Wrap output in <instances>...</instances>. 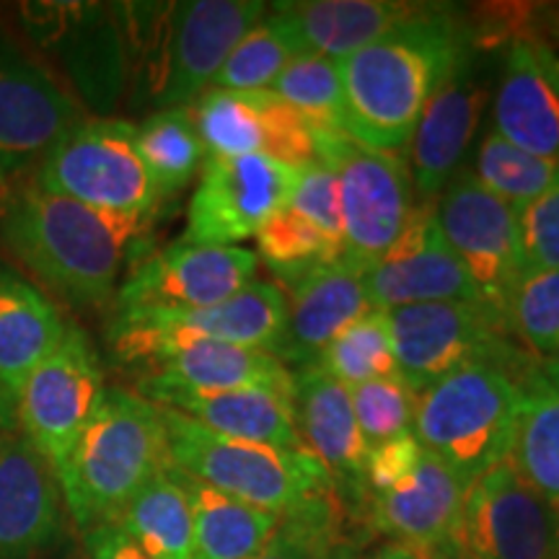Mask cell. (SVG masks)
I'll list each match as a JSON object with an SVG mask.
<instances>
[{
  "label": "cell",
  "mask_w": 559,
  "mask_h": 559,
  "mask_svg": "<svg viewBox=\"0 0 559 559\" xmlns=\"http://www.w3.org/2000/svg\"><path fill=\"white\" fill-rule=\"evenodd\" d=\"M469 39L456 13L428 5L400 29L340 60L345 135L394 156L409 148L432 94L469 58Z\"/></svg>",
  "instance_id": "6da1fadb"
},
{
  "label": "cell",
  "mask_w": 559,
  "mask_h": 559,
  "mask_svg": "<svg viewBox=\"0 0 559 559\" xmlns=\"http://www.w3.org/2000/svg\"><path fill=\"white\" fill-rule=\"evenodd\" d=\"M153 215L107 213L21 187L0 207V234L24 267L81 309L104 306L143 249Z\"/></svg>",
  "instance_id": "7a4b0ae2"
},
{
  "label": "cell",
  "mask_w": 559,
  "mask_h": 559,
  "mask_svg": "<svg viewBox=\"0 0 559 559\" xmlns=\"http://www.w3.org/2000/svg\"><path fill=\"white\" fill-rule=\"evenodd\" d=\"M124 47V70L138 102L190 107L213 86L243 34L267 13L260 0H181L111 5Z\"/></svg>",
  "instance_id": "3957f363"
},
{
  "label": "cell",
  "mask_w": 559,
  "mask_h": 559,
  "mask_svg": "<svg viewBox=\"0 0 559 559\" xmlns=\"http://www.w3.org/2000/svg\"><path fill=\"white\" fill-rule=\"evenodd\" d=\"M171 466L158 404L124 389L104 396L62 466L60 492L83 534L111 523L156 474Z\"/></svg>",
  "instance_id": "277c9868"
},
{
  "label": "cell",
  "mask_w": 559,
  "mask_h": 559,
  "mask_svg": "<svg viewBox=\"0 0 559 559\" xmlns=\"http://www.w3.org/2000/svg\"><path fill=\"white\" fill-rule=\"evenodd\" d=\"M526 379L519 366L502 362L453 370L417 394L412 436L472 485L508 461Z\"/></svg>",
  "instance_id": "5b68a950"
},
{
  "label": "cell",
  "mask_w": 559,
  "mask_h": 559,
  "mask_svg": "<svg viewBox=\"0 0 559 559\" xmlns=\"http://www.w3.org/2000/svg\"><path fill=\"white\" fill-rule=\"evenodd\" d=\"M174 469L228 498L285 515L334 492L332 477L306 449L228 438L177 409L160 407Z\"/></svg>",
  "instance_id": "8992f818"
},
{
  "label": "cell",
  "mask_w": 559,
  "mask_h": 559,
  "mask_svg": "<svg viewBox=\"0 0 559 559\" xmlns=\"http://www.w3.org/2000/svg\"><path fill=\"white\" fill-rule=\"evenodd\" d=\"M288 321V300L270 283H249L223 304L190 311L117 313L111 353L128 366H151L190 345H241L275 353Z\"/></svg>",
  "instance_id": "52a82bcc"
},
{
  "label": "cell",
  "mask_w": 559,
  "mask_h": 559,
  "mask_svg": "<svg viewBox=\"0 0 559 559\" xmlns=\"http://www.w3.org/2000/svg\"><path fill=\"white\" fill-rule=\"evenodd\" d=\"M317 160L340 181V264L366 275L400 239L415 207L409 164L394 153L370 151L345 132H317Z\"/></svg>",
  "instance_id": "ba28073f"
},
{
  "label": "cell",
  "mask_w": 559,
  "mask_h": 559,
  "mask_svg": "<svg viewBox=\"0 0 559 559\" xmlns=\"http://www.w3.org/2000/svg\"><path fill=\"white\" fill-rule=\"evenodd\" d=\"M34 185L107 213L153 215L160 194L135 143V124L83 120L41 158Z\"/></svg>",
  "instance_id": "9c48e42d"
},
{
  "label": "cell",
  "mask_w": 559,
  "mask_h": 559,
  "mask_svg": "<svg viewBox=\"0 0 559 559\" xmlns=\"http://www.w3.org/2000/svg\"><path fill=\"white\" fill-rule=\"evenodd\" d=\"M386 317L396 370L415 394L472 362L519 366L521 355L506 342L508 319L485 300L415 304Z\"/></svg>",
  "instance_id": "30bf717a"
},
{
  "label": "cell",
  "mask_w": 559,
  "mask_h": 559,
  "mask_svg": "<svg viewBox=\"0 0 559 559\" xmlns=\"http://www.w3.org/2000/svg\"><path fill=\"white\" fill-rule=\"evenodd\" d=\"M99 355L79 326L47 355L16 394V425L60 474L104 396Z\"/></svg>",
  "instance_id": "8fae6325"
},
{
  "label": "cell",
  "mask_w": 559,
  "mask_h": 559,
  "mask_svg": "<svg viewBox=\"0 0 559 559\" xmlns=\"http://www.w3.org/2000/svg\"><path fill=\"white\" fill-rule=\"evenodd\" d=\"M436 218L479 298L508 319L510 296L526 272L515 210L487 192L474 174L461 171L438 198Z\"/></svg>",
  "instance_id": "7c38bea8"
},
{
  "label": "cell",
  "mask_w": 559,
  "mask_h": 559,
  "mask_svg": "<svg viewBox=\"0 0 559 559\" xmlns=\"http://www.w3.org/2000/svg\"><path fill=\"white\" fill-rule=\"evenodd\" d=\"M453 544L469 559H559V508L502 461L466 489Z\"/></svg>",
  "instance_id": "4fadbf2b"
},
{
  "label": "cell",
  "mask_w": 559,
  "mask_h": 559,
  "mask_svg": "<svg viewBox=\"0 0 559 559\" xmlns=\"http://www.w3.org/2000/svg\"><path fill=\"white\" fill-rule=\"evenodd\" d=\"M298 169L267 156L205 158L187 213L190 243L236 247L288 205Z\"/></svg>",
  "instance_id": "5bb4252c"
},
{
  "label": "cell",
  "mask_w": 559,
  "mask_h": 559,
  "mask_svg": "<svg viewBox=\"0 0 559 559\" xmlns=\"http://www.w3.org/2000/svg\"><path fill=\"white\" fill-rule=\"evenodd\" d=\"M21 19L29 39L66 70L68 81L91 109L104 115L115 107L128 70L111 5L24 3Z\"/></svg>",
  "instance_id": "9a60e30c"
},
{
  "label": "cell",
  "mask_w": 559,
  "mask_h": 559,
  "mask_svg": "<svg viewBox=\"0 0 559 559\" xmlns=\"http://www.w3.org/2000/svg\"><path fill=\"white\" fill-rule=\"evenodd\" d=\"M257 264L243 247L177 241L132 267L117 290V313L207 309L254 283Z\"/></svg>",
  "instance_id": "2e32d148"
},
{
  "label": "cell",
  "mask_w": 559,
  "mask_h": 559,
  "mask_svg": "<svg viewBox=\"0 0 559 559\" xmlns=\"http://www.w3.org/2000/svg\"><path fill=\"white\" fill-rule=\"evenodd\" d=\"M190 115L205 158L267 156L293 169L317 164V130L272 91L210 86Z\"/></svg>",
  "instance_id": "e0dca14e"
},
{
  "label": "cell",
  "mask_w": 559,
  "mask_h": 559,
  "mask_svg": "<svg viewBox=\"0 0 559 559\" xmlns=\"http://www.w3.org/2000/svg\"><path fill=\"white\" fill-rule=\"evenodd\" d=\"M79 122L83 115L73 94L0 29V171H24Z\"/></svg>",
  "instance_id": "ac0fdd59"
},
{
  "label": "cell",
  "mask_w": 559,
  "mask_h": 559,
  "mask_svg": "<svg viewBox=\"0 0 559 559\" xmlns=\"http://www.w3.org/2000/svg\"><path fill=\"white\" fill-rule=\"evenodd\" d=\"M373 309L391 311L440 300H481L469 272L445 241L436 202L419 200L400 239L362 275Z\"/></svg>",
  "instance_id": "d6986e66"
},
{
  "label": "cell",
  "mask_w": 559,
  "mask_h": 559,
  "mask_svg": "<svg viewBox=\"0 0 559 559\" xmlns=\"http://www.w3.org/2000/svg\"><path fill=\"white\" fill-rule=\"evenodd\" d=\"M293 419L300 445L332 477L334 495L349 508L368 506V443L358 428L349 389L319 368H304L293 386Z\"/></svg>",
  "instance_id": "ffe728a7"
},
{
  "label": "cell",
  "mask_w": 559,
  "mask_h": 559,
  "mask_svg": "<svg viewBox=\"0 0 559 559\" xmlns=\"http://www.w3.org/2000/svg\"><path fill=\"white\" fill-rule=\"evenodd\" d=\"M62 531L58 472L19 428L0 436V559L45 555Z\"/></svg>",
  "instance_id": "44dd1931"
},
{
  "label": "cell",
  "mask_w": 559,
  "mask_h": 559,
  "mask_svg": "<svg viewBox=\"0 0 559 559\" xmlns=\"http://www.w3.org/2000/svg\"><path fill=\"white\" fill-rule=\"evenodd\" d=\"M492 120L513 145L559 160V50L547 39L510 41Z\"/></svg>",
  "instance_id": "7402d4cb"
},
{
  "label": "cell",
  "mask_w": 559,
  "mask_h": 559,
  "mask_svg": "<svg viewBox=\"0 0 559 559\" xmlns=\"http://www.w3.org/2000/svg\"><path fill=\"white\" fill-rule=\"evenodd\" d=\"M487 86L474 79L469 58L453 70L419 117L409 143L412 185L419 200L438 202L477 135Z\"/></svg>",
  "instance_id": "603a6c76"
},
{
  "label": "cell",
  "mask_w": 559,
  "mask_h": 559,
  "mask_svg": "<svg viewBox=\"0 0 559 559\" xmlns=\"http://www.w3.org/2000/svg\"><path fill=\"white\" fill-rule=\"evenodd\" d=\"M466 485L449 464L425 451L417 469L391 492L368 500V526L389 542L440 547L456 539Z\"/></svg>",
  "instance_id": "cb8c5ba5"
},
{
  "label": "cell",
  "mask_w": 559,
  "mask_h": 559,
  "mask_svg": "<svg viewBox=\"0 0 559 559\" xmlns=\"http://www.w3.org/2000/svg\"><path fill=\"white\" fill-rule=\"evenodd\" d=\"M138 383L143 400L156 402L166 394H215L236 389H272L293 394L296 373L267 349L241 345H190L174 349L156 362Z\"/></svg>",
  "instance_id": "d4e9b609"
},
{
  "label": "cell",
  "mask_w": 559,
  "mask_h": 559,
  "mask_svg": "<svg viewBox=\"0 0 559 559\" xmlns=\"http://www.w3.org/2000/svg\"><path fill=\"white\" fill-rule=\"evenodd\" d=\"M370 309L373 306L360 272L340 262L311 270L293 280L288 321L272 355L285 366L293 362L298 370L313 368L330 342Z\"/></svg>",
  "instance_id": "484cf974"
},
{
  "label": "cell",
  "mask_w": 559,
  "mask_h": 559,
  "mask_svg": "<svg viewBox=\"0 0 559 559\" xmlns=\"http://www.w3.org/2000/svg\"><path fill=\"white\" fill-rule=\"evenodd\" d=\"M425 9L428 3L404 0H300L272 5L300 52L337 62L400 29Z\"/></svg>",
  "instance_id": "4316f807"
},
{
  "label": "cell",
  "mask_w": 559,
  "mask_h": 559,
  "mask_svg": "<svg viewBox=\"0 0 559 559\" xmlns=\"http://www.w3.org/2000/svg\"><path fill=\"white\" fill-rule=\"evenodd\" d=\"M66 334L68 324L58 306L37 285L0 264V386L13 400Z\"/></svg>",
  "instance_id": "83f0119b"
},
{
  "label": "cell",
  "mask_w": 559,
  "mask_h": 559,
  "mask_svg": "<svg viewBox=\"0 0 559 559\" xmlns=\"http://www.w3.org/2000/svg\"><path fill=\"white\" fill-rule=\"evenodd\" d=\"M153 404L177 409L228 438L304 449L293 419V394L272 389H236L215 394H166Z\"/></svg>",
  "instance_id": "f1b7e54d"
},
{
  "label": "cell",
  "mask_w": 559,
  "mask_h": 559,
  "mask_svg": "<svg viewBox=\"0 0 559 559\" xmlns=\"http://www.w3.org/2000/svg\"><path fill=\"white\" fill-rule=\"evenodd\" d=\"M179 477L192 506V559H249L277 531L280 515L228 498L185 472Z\"/></svg>",
  "instance_id": "f546056e"
},
{
  "label": "cell",
  "mask_w": 559,
  "mask_h": 559,
  "mask_svg": "<svg viewBox=\"0 0 559 559\" xmlns=\"http://www.w3.org/2000/svg\"><path fill=\"white\" fill-rule=\"evenodd\" d=\"M508 461L531 489L559 508V370H534L523 381Z\"/></svg>",
  "instance_id": "4dcf8cb0"
},
{
  "label": "cell",
  "mask_w": 559,
  "mask_h": 559,
  "mask_svg": "<svg viewBox=\"0 0 559 559\" xmlns=\"http://www.w3.org/2000/svg\"><path fill=\"white\" fill-rule=\"evenodd\" d=\"M111 523L153 559H192V506L174 466L156 474Z\"/></svg>",
  "instance_id": "1f68e13d"
},
{
  "label": "cell",
  "mask_w": 559,
  "mask_h": 559,
  "mask_svg": "<svg viewBox=\"0 0 559 559\" xmlns=\"http://www.w3.org/2000/svg\"><path fill=\"white\" fill-rule=\"evenodd\" d=\"M135 143L160 200L185 190L205 164V148L194 130L190 107L153 111L135 124Z\"/></svg>",
  "instance_id": "d6a6232c"
},
{
  "label": "cell",
  "mask_w": 559,
  "mask_h": 559,
  "mask_svg": "<svg viewBox=\"0 0 559 559\" xmlns=\"http://www.w3.org/2000/svg\"><path fill=\"white\" fill-rule=\"evenodd\" d=\"M300 55L304 52L298 50L285 21L275 11H267L230 50L215 75L213 88L267 91Z\"/></svg>",
  "instance_id": "836d02e7"
},
{
  "label": "cell",
  "mask_w": 559,
  "mask_h": 559,
  "mask_svg": "<svg viewBox=\"0 0 559 559\" xmlns=\"http://www.w3.org/2000/svg\"><path fill=\"white\" fill-rule=\"evenodd\" d=\"M474 179L498 200L521 210L559 179V160L534 156L492 130L477 151Z\"/></svg>",
  "instance_id": "e575fe53"
},
{
  "label": "cell",
  "mask_w": 559,
  "mask_h": 559,
  "mask_svg": "<svg viewBox=\"0 0 559 559\" xmlns=\"http://www.w3.org/2000/svg\"><path fill=\"white\" fill-rule=\"evenodd\" d=\"M313 368L324 370L326 376L345 383L347 389L376 379H386V376H400L386 311L370 309L366 317L349 324L319 355Z\"/></svg>",
  "instance_id": "d590c367"
},
{
  "label": "cell",
  "mask_w": 559,
  "mask_h": 559,
  "mask_svg": "<svg viewBox=\"0 0 559 559\" xmlns=\"http://www.w3.org/2000/svg\"><path fill=\"white\" fill-rule=\"evenodd\" d=\"M317 132H345V88L337 60L300 55L267 88Z\"/></svg>",
  "instance_id": "8d00e7d4"
},
{
  "label": "cell",
  "mask_w": 559,
  "mask_h": 559,
  "mask_svg": "<svg viewBox=\"0 0 559 559\" xmlns=\"http://www.w3.org/2000/svg\"><path fill=\"white\" fill-rule=\"evenodd\" d=\"M254 239L262 260L285 280H298L311 270L337 264L342 254L337 243L288 207L272 215Z\"/></svg>",
  "instance_id": "74e56055"
},
{
  "label": "cell",
  "mask_w": 559,
  "mask_h": 559,
  "mask_svg": "<svg viewBox=\"0 0 559 559\" xmlns=\"http://www.w3.org/2000/svg\"><path fill=\"white\" fill-rule=\"evenodd\" d=\"M337 521V495H321V498L280 515L275 534L249 559H321L334 544H340Z\"/></svg>",
  "instance_id": "f35d334b"
},
{
  "label": "cell",
  "mask_w": 559,
  "mask_h": 559,
  "mask_svg": "<svg viewBox=\"0 0 559 559\" xmlns=\"http://www.w3.org/2000/svg\"><path fill=\"white\" fill-rule=\"evenodd\" d=\"M510 330L536 353L559 349V270H526L508 306Z\"/></svg>",
  "instance_id": "ab89813d"
},
{
  "label": "cell",
  "mask_w": 559,
  "mask_h": 559,
  "mask_svg": "<svg viewBox=\"0 0 559 559\" xmlns=\"http://www.w3.org/2000/svg\"><path fill=\"white\" fill-rule=\"evenodd\" d=\"M349 400H353L355 419L368 449L412 432L417 394L402 381V376H386V379L353 386Z\"/></svg>",
  "instance_id": "60d3db41"
},
{
  "label": "cell",
  "mask_w": 559,
  "mask_h": 559,
  "mask_svg": "<svg viewBox=\"0 0 559 559\" xmlns=\"http://www.w3.org/2000/svg\"><path fill=\"white\" fill-rule=\"evenodd\" d=\"M293 213L309 221L326 239L342 249V210H340V181L330 166L309 164L300 166L290 200L285 205Z\"/></svg>",
  "instance_id": "b9f144b4"
},
{
  "label": "cell",
  "mask_w": 559,
  "mask_h": 559,
  "mask_svg": "<svg viewBox=\"0 0 559 559\" xmlns=\"http://www.w3.org/2000/svg\"><path fill=\"white\" fill-rule=\"evenodd\" d=\"M515 223L526 270H559V179L515 210Z\"/></svg>",
  "instance_id": "7bdbcfd3"
},
{
  "label": "cell",
  "mask_w": 559,
  "mask_h": 559,
  "mask_svg": "<svg viewBox=\"0 0 559 559\" xmlns=\"http://www.w3.org/2000/svg\"><path fill=\"white\" fill-rule=\"evenodd\" d=\"M423 453L425 449L417 443V438L412 436V432L383 440V443L368 449V459H366L368 500L376 498V495L391 492L394 487H400L402 481L417 469Z\"/></svg>",
  "instance_id": "ee69618b"
},
{
  "label": "cell",
  "mask_w": 559,
  "mask_h": 559,
  "mask_svg": "<svg viewBox=\"0 0 559 559\" xmlns=\"http://www.w3.org/2000/svg\"><path fill=\"white\" fill-rule=\"evenodd\" d=\"M86 559H153L115 523H102L86 534Z\"/></svg>",
  "instance_id": "f6af8a7d"
},
{
  "label": "cell",
  "mask_w": 559,
  "mask_h": 559,
  "mask_svg": "<svg viewBox=\"0 0 559 559\" xmlns=\"http://www.w3.org/2000/svg\"><path fill=\"white\" fill-rule=\"evenodd\" d=\"M362 559H430V557H428V547H415V544H404V542H386Z\"/></svg>",
  "instance_id": "bcb514c9"
},
{
  "label": "cell",
  "mask_w": 559,
  "mask_h": 559,
  "mask_svg": "<svg viewBox=\"0 0 559 559\" xmlns=\"http://www.w3.org/2000/svg\"><path fill=\"white\" fill-rule=\"evenodd\" d=\"M16 400L0 386V436L9 430H16Z\"/></svg>",
  "instance_id": "7dc6e473"
},
{
  "label": "cell",
  "mask_w": 559,
  "mask_h": 559,
  "mask_svg": "<svg viewBox=\"0 0 559 559\" xmlns=\"http://www.w3.org/2000/svg\"><path fill=\"white\" fill-rule=\"evenodd\" d=\"M428 557L430 559H469L453 542L440 544V547H428Z\"/></svg>",
  "instance_id": "c3c4849f"
},
{
  "label": "cell",
  "mask_w": 559,
  "mask_h": 559,
  "mask_svg": "<svg viewBox=\"0 0 559 559\" xmlns=\"http://www.w3.org/2000/svg\"><path fill=\"white\" fill-rule=\"evenodd\" d=\"M321 559H355V549L349 547V544L340 542V544H334V547L326 551V555Z\"/></svg>",
  "instance_id": "681fc988"
},
{
  "label": "cell",
  "mask_w": 559,
  "mask_h": 559,
  "mask_svg": "<svg viewBox=\"0 0 559 559\" xmlns=\"http://www.w3.org/2000/svg\"><path fill=\"white\" fill-rule=\"evenodd\" d=\"M555 16H557V21H559V11H557V13H555Z\"/></svg>",
  "instance_id": "f907efd6"
}]
</instances>
